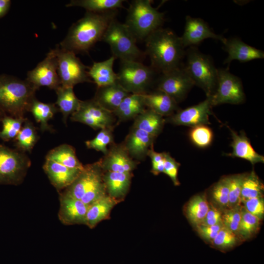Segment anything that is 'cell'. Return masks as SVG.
<instances>
[{
    "label": "cell",
    "instance_id": "6da1fadb",
    "mask_svg": "<svg viewBox=\"0 0 264 264\" xmlns=\"http://www.w3.org/2000/svg\"><path fill=\"white\" fill-rule=\"evenodd\" d=\"M116 10L106 13H86L74 23L59 46L75 54L87 52L103 35L110 22L115 19Z\"/></svg>",
    "mask_w": 264,
    "mask_h": 264
},
{
    "label": "cell",
    "instance_id": "7a4b0ae2",
    "mask_svg": "<svg viewBox=\"0 0 264 264\" xmlns=\"http://www.w3.org/2000/svg\"><path fill=\"white\" fill-rule=\"evenodd\" d=\"M146 51L152 68L165 73L181 66L185 56L180 37L171 30L160 28L145 39Z\"/></svg>",
    "mask_w": 264,
    "mask_h": 264
},
{
    "label": "cell",
    "instance_id": "3957f363",
    "mask_svg": "<svg viewBox=\"0 0 264 264\" xmlns=\"http://www.w3.org/2000/svg\"><path fill=\"white\" fill-rule=\"evenodd\" d=\"M37 89L26 80L0 75V109L12 117H24L36 98Z\"/></svg>",
    "mask_w": 264,
    "mask_h": 264
},
{
    "label": "cell",
    "instance_id": "277c9868",
    "mask_svg": "<svg viewBox=\"0 0 264 264\" xmlns=\"http://www.w3.org/2000/svg\"><path fill=\"white\" fill-rule=\"evenodd\" d=\"M150 0H134L128 10L125 24L136 39L144 40L161 28L164 22V14L152 5Z\"/></svg>",
    "mask_w": 264,
    "mask_h": 264
},
{
    "label": "cell",
    "instance_id": "5b68a950",
    "mask_svg": "<svg viewBox=\"0 0 264 264\" xmlns=\"http://www.w3.org/2000/svg\"><path fill=\"white\" fill-rule=\"evenodd\" d=\"M184 66L194 85L201 88L206 97L214 93L217 85V68L211 58L200 52L195 46L189 47L185 52Z\"/></svg>",
    "mask_w": 264,
    "mask_h": 264
},
{
    "label": "cell",
    "instance_id": "8992f818",
    "mask_svg": "<svg viewBox=\"0 0 264 264\" xmlns=\"http://www.w3.org/2000/svg\"><path fill=\"white\" fill-rule=\"evenodd\" d=\"M102 40L110 45L112 56L121 61H138L143 56L130 30L125 23L119 22L115 19L108 27Z\"/></svg>",
    "mask_w": 264,
    "mask_h": 264
},
{
    "label": "cell",
    "instance_id": "52a82bcc",
    "mask_svg": "<svg viewBox=\"0 0 264 264\" xmlns=\"http://www.w3.org/2000/svg\"><path fill=\"white\" fill-rule=\"evenodd\" d=\"M154 71L139 61H121L117 82L130 93L143 94L151 83Z\"/></svg>",
    "mask_w": 264,
    "mask_h": 264
},
{
    "label": "cell",
    "instance_id": "ba28073f",
    "mask_svg": "<svg viewBox=\"0 0 264 264\" xmlns=\"http://www.w3.org/2000/svg\"><path fill=\"white\" fill-rule=\"evenodd\" d=\"M57 57L58 73L61 86L73 88L85 82H91L87 67L72 51L59 45L54 48Z\"/></svg>",
    "mask_w": 264,
    "mask_h": 264
},
{
    "label": "cell",
    "instance_id": "9c48e42d",
    "mask_svg": "<svg viewBox=\"0 0 264 264\" xmlns=\"http://www.w3.org/2000/svg\"><path fill=\"white\" fill-rule=\"evenodd\" d=\"M31 165L24 153L0 145V183L18 185Z\"/></svg>",
    "mask_w": 264,
    "mask_h": 264
},
{
    "label": "cell",
    "instance_id": "30bf717a",
    "mask_svg": "<svg viewBox=\"0 0 264 264\" xmlns=\"http://www.w3.org/2000/svg\"><path fill=\"white\" fill-rule=\"evenodd\" d=\"M209 97L212 107L223 104L242 103L245 95L241 80L227 69L217 68V87Z\"/></svg>",
    "mask_w": 264,
    "mask_h": 264
},
{
    "label": "cell",
    "instance_id": "8fae6325",
    "mask_svg": "<svg viewBox=\"0 0 264 264\" xmlns=\"http://www.w3.org/2000/svg\"><path fill=\"white\" fill-rule=\"evenodd\" d=\"M103 173L99 160L84 166L76 179L60 194L81 200L99 189L103 182Z\"/></svg>",
    "mask_w": 264,
    "mask_h": 264
},
{
    "label": "cell",
    "instance_id": "7c38bea8",
    "mask_svg": "<svg viewBox=\"0 0 264 264\" xmlns=\"http://www.w3.org/2000/svg\"><path fill=\"white\" fill-rule=\"evenodd\" d=\"M114 114L103 108L94 99L81 101L78 109L71 115L72 121L86 124L94 130L112 128Z\"/></svg>",
    "mask_w": 264,
    "mask_h": 264
},
{
    "label": "cell",
    "instance_id": "4fadbf2b",
    "mask_svg": "<svg viewBox=\"0 0 264 264\" xmlns=\"http://www.w3.org/2000/svg\"><path fill=\"white\" fill-rule=\"evenodd\" d=\"M194 84L184 66H179L162 73L156 89L172 98L177 104L183 101Z\"/></svg>",
    "mask_w": 264,
    "mask_h": 264
},
{
    "label": "cell",
    "instance_id": "5bb4252c",
    "mask_svg": "<svg viewBox=\"0 0 264 264\" xmlns=\"http://www.w3.org/2000/svg\"><path fill=\"white\" fill-rule=\"evenodd\" d=\"M26 80L37 90L41 87H46L55 90L61 86L54 49L51 50L34 69L27 72Z\"/></svg>",
    "mask_w": 264,
    "mask_h": 264
},
{
    "label": "cell",
    "instance_id": "9a60e30c",
    "mask_svg": "<svg viewBox=\"0 0 264 264\" xmlns=\"http://www.w3.org/2000/svg\"><path fill=\"white\" fill-rule=\"evenodd\" d=\"M210 98L199 103L186 108L183 110L179 109L173 114L165 119L169 123L177 126H186L191 128L199 126L210 124L209 115L211 114Z\"/></svg>",
    "mask_w": 264,
    "mask_h": 264
},
{
    "label": "cell",
    "instance_id": "2e32d148",
    "mask_svg": "<svg viewBox=\"0 0 264 264\" xmlns=\"http://www.w3.org/2000/svg\"><path fill=\"white\" fill-rule=\"evenodd\" d=\"M183 46H195L206 39L220 41L223 44L226 38L214 32L202 19L187 16L183 33L180 37Z\"/></svg>",
    "mask_w": 264,
    "mask_h": 264
},
{
    "label": "cell",
    "instance_id": "e0dca14e",
    "mask_svg": "<svg viewBox=\"0 0 264 264\" xmlns=\"http://www.w3.org/2000/svg\"><path fill=\"white\" fill-rule=\"evenodd\" d=\"M99 161L104 171L132 173L136 167L123 144L113 145Z\"/></svg>",
    "mask_w": 264,
    "mask_h": 264
},
{
    "label": "cell",
    "instance_id": "ac0fdd59",
    "mask_svg": "<svg viewBox=\"0 0 264 264\" xmlns=\"http://www.w3.org/2000/svg\"><path fill=\"white\" fill-rule=\"evenodd\" d=\"M58 217L66 225L85 224L88 206L82 200L60 194Z\"/></svg>",
    "mask_w": 264,
    "mask_h": 264
},
{
    "label": "cell",
    "instance_id": "d6986e66",
    "mask_svg": "<svg viewBox=\"0 0 264 264\" xmlns=\"http://www.w3.org/2000/svg\"><path fill=\"white\" fill-rule=\"evenodd\" d=\"M223 44L224 50L228 53L224 64H229L233 60L244 63L264 58L263 51L245 44L238 38L226 39Z\"/></svg>",
    "mask_w": 264,
    "mask_h": 264
},
{
    "label": "cell",
    "instance_id": "ffe728a7",
    "mask_svg": "<svg viewBox=\"0 0 264 264\" xmlns=\"http://www.w3.org/2000/svg\"><path fill=\"white\" fill-rule=\"evenodd\" d=\"M43 169L51 183L58 192L71 184L83 170L68 168L46 159Z\"/></svg>",
    "mask_w": 264,
    "mask_h": 264
},
{
    "label": "cell",
    "instance_id": "44dd1931",
    "mask_svg": "<svg viewBox=\"0 0 264 264\" xmlns=\"http://www.w3.org/2000/svg\"><path fill=\"white\" fill-rule=\"evenodd\" d=\"M155 138L141 130L132 127L123 145L132 159L143 160L154 145Z\"/></svg>",
    "mask_w": 264,
    "mask_h": 264
},
{
    "label": "cell",
    "instance_id": "7402d4cb",
    "mask_svg": "<svg viewBox=\"0 0 264 264\" xmlns=\"http://www.w3.org/2000/svg\"><path fill=\"white\" fill-rule=\"evenodd\" d=\"M229 129L232 137L231 146L232 151L227 155L246 160L252 165L264 162V156L255 151L249 139L243 132L238 134L230 128Z\"/></svg>",
    "mask_w": 264,
    "mask_h": 264
},
{
    "label": "cell",
    "instance_id": "603a6c76",
    "mask_svg": "<svg viewBox=\"0 0 264 264\" xmlns=\"http://www.w3.org/2000/svg\"><path fill=\"white\" fill-rule=\"evenodd\" d=\"M132 173L104 171L103 180L107 195L122 201L130 187Z\"/></svg>",
    "mask_w": 264,
    "mask_h": 264
},
{
    "label": "cell",
    "instance_id": "cb8c5ba5",
    "mask_svg": "<svg viewBox=\"0 0 264 264\" xmlns=\"http://www.w3.org/2000/svg\"><path fill=\"white\" fill-rule=\"evenodd\" d=\"M130 94L117 82L98 88L93 99L103 108L113 113Z\"/></svg>",
    "mask_w": 264,
    "mask_h": 264
},
{
    "label": "cell",
    "instance_id": "d4e9b609",
    "mask_svg": "<svg viewBox=\"0 0 264 264\" xmlns=\"http://www.w3.org/2000/svg\"><path fill=\"white\" fill-rule=\"evenodd\" d=\"M146 107L163 116H170L179 109L177 103L165 92L156 89L142 94Z\"/></svg>",
    "mask_w": 264,
    "mask_h": 264
},
{
    "label": "cell",
    "instance_id": "484cf974",
    "mask_svg": "<svg viewBox=\"0 0 264 264\" xmlns=\"http://www.w3.org/2000/svg\"><path fill=\"white\" fill-rule=\"evenodd\" d=\"M121 201L108 195L97 200L88 206L85 224L93 228L99 222L108 219L112 208Z\"/></svg>",
    "mask_w": 264,
    "mask_h": 264
},
{
    "label": "cell",
    "instance_id": "4316f807",
    "mask_svg": "<svg viewBox=\"0 0 264 264\" xmlns=\"http://www.w3.org/2000/svg\"><path fill=\"white\" fill-rule=\"evenodd\" d=\"M115 58L111 56L100 62H94L89 67L88 75L98 88L113 84L117 82V75L113 69Z\"/></svg>",
    "mask_w": 264,
    "mask_h": 264
},
{
    "label": "cell",
    "instance_id": "83f0119b",
    "mask_svg": "<svg viewBox=\"0 0 264 264\" xmlns=\"http://www.w3.org/2000/svg\"><path fill=\"white\" fill-rule=\"evenodd\" d=\"M146 109L142 94L131 93L127 96L113 112L120 121L135 118Z\"/></svg>",
    "mask_w": 264,
    "mask_h": 264
},
{
    "label": "cell",
    "instance_id": "f1b7e54d",
    "mask_svg": "<svg viewBox=\"0 0 264 264\" xmlns=\"http://www.w3.org/2000/svg\"><path fill=\"white\" fill-rule=\"evenodd\" d=\"M134 119L133 127L155 137L162 132L165 123V119L162 116L148 108Z\"/></svg>",
    "mask_w": 264,
    "mask_h": 264
},
{
    "label": "cell",
    "instance_id": "f546056e",
    "mask_svg": "<svg viewBox=\"0 0 264 264\" xmlns=\"http://www.w3.org/2000/svg\"><path fill=\"white\" fill-rule=\"evenodd\" d=\"M55 91L57 100L55 104L62 113L64 122L66 124L68 116L78 109L81 100L75 95L73 88L61 86Z\"/></svg>",
    "mask_w": 264,
    "mask_h": 264
},
{
    "label": "cell",
    "instance_id": "4dcf8cb0",
    "mask_svg": "<svg viewBox=\"0 0 264 264\" xmlns=\"http://www.w3.org/2000/svg\"><path fill=\"white\" fill-rule=\"evenodd\" d=\"M31 112L36 121L40 124L42 132H53L54 130L48 123L59 110L55 103H46L39 101L36 98L30 108Z\"/></svg>",
    "mask_w": 264,
    "mask_h": 264
},
{
    "label": "cell",
    "instance_id": "1f68e13d",
    "mask_svg": "<svg viewBox=\"0 0 264 264\" xmlns=\"http://www.w3.org/2000/svg\"><path fill=\"white\" fill-rule=\"evenodd\" d=\"M46 159L56 162L68 168L83 169L84 165L76 156L74 148L66 144L60 145L48 152Z\"/></svg>",
    "mask_w": 264,
    "mask_h": 264
},
{
    "label": "cell",
    "instance_id": "d6a6232c",
    "mask_svg": "<svg viewBox=\"0 0 264 264\" xmlns=\"http://www.w3.org/2000/svg\"><path fill=\"white\" fill-rule=\"evenodd\" d=\"M124 1L123 0H72L66 6L81 7L88 12L102 13L123 7Z\"/></svg>",
    "mask_w": 264,
    "mask_h": 264
},
{
    "label": "cell",
    "instance_id": "836d02e7",
    "mask_svg": "<svg viewBox=\"0 0 264 264\" xmlns=\"http://www.w3.org/2000/svg\"><path fill=\"white\" fill-rule=\"evenodd\" d=\"M209 208V203L205 195H198L189 201L185 212L190 221L196 226L202 222Z\"/></svg>",
    "mask_w": 264,
    "mask_h": 264
},
{
    "label": "cell",
    "instance_id": "e575fe53",
    "mask_svg": "<svg viewBox=\"0 0 264 264\" xmlns=\"http://www.w3.org/2000/svg\"><path fill=\"white\" fill-rule=\"evenodd\" d=\"M15 139L16 145L20 151L31 152L38 140L36 129L31 121L26 119Z\"/></svg>",
    "mask_w": 264,
    "mask_h": 264
},
{
    "label": "cell",
    "instance_id": "d590c367",
    "mask_svg": "<svg viewBox=\"0 0 264 264\" xmlns=\"http://www.w3.org/2000/svg\"><path fill=\"white\" fill-rule=\"evenodd\" d=\"M263 188V185L254 171L246 175L242 187L241 202L251 198L261 197Z\"/></svg>",
    "mask_w": 264,
    "mask_h": 264
},
{
    "label": "cell",
    "instance_id": "8d00e7d4",
    "mask_svg": "<svg viewBox=\"0 0 264 264\" xmlns=\"http://www.w3.org/2000/svg\"><path fill=\"white\" fill-rule=\"evenodd\" d=\"M189 136L195 146L205 148L211 144L213 139V132L207 125H199L191 128Z\"/></svg>",
    "mask_w": 264,
    "mask_h": 264
},
{
    "label": "cell",
    "instance_id": "74e56055",
    "mask_svg": "<svg viewBox=\"0 0 264 264\" xmlns=\"http://www.w3.org/2000/svg\"><path fill=\"white\" fill-rule=\"evenodd\" d=\"M26 119L25 117H4L2 120V129L0 131V138L5 141L15 139Z\"/></svg>",
    "mask_w": 264,
    "mask_h": 264
},
{
    "label": "cell",
    "instance_id": "f35d334b",
    "mask_svg": "<svg viewBox=\"0 0 264 264\" xmlns=\"http://www.w3.org/2000/svg\"><path fill=\"white\" fill-rule=\"evenodd\" d=\"M260 220L249 213L242 207V218L239 226L238 235L247 239L252 235L258 229Z\"/></svg>",
    "mask_w": 264,
    "mask_h": 264
},
{
    "label": "cell",
    "instance_id": "ab89813d",
    "mask_svg": "<svg viewBox=\"0 0 264 264\" xmlns=\"http://www.w3.org/2000/svg\"><path fill=\"white\" fill-rule=\"evenodd\" d=\"M112 131L111 128L101 130L94 138L86 141V146L88 149L101 152L106 154L108 152L107 146L113 142Z\"/></svg>",
    "mask_w": 264,
    "mask_h": 264
},
{
    "label": "cell",
    "instance_id": "60d3db41",
    "mask_svg": "<svg viewBox=\"0 0 264 264\" xmlns=\"http://www.w3.org/2000/svg\"><path fill=\"white\" fill-rule=\"evenodd\" d=\"M246 175H237L229 178L228 208L240 205L241 202V194L243 179Z\"/></svg>",
    "mask_w": 264,
    "mask_h": 264
},
{
    "label": "cell",
    "instance_id": "b9f144b4",
    "mask_svg": "<svg viewBox=\"0 0 264 264\" xmlns=\"http://www.w3.org/2000/svg\"><path fill=\"white\" fill-rule=\"evenodd\" d=\"M212 195L214 200L222 207H228L229 178H223L213 186Z\"/></svg>",
    "mask_w": 264,
    "mask_h": 264
},
{
    "label": "cell",
    "instance_id": "7bdbcfd3",
    "mask_svg": "<svg viewBox=\"0 0 264 264\" xmlns=\"http://www.w3.org/2000/svg\"><path fill=\"white\" fill-rule=\"evenodd\" d=\"M242 207L240 205L230 208L222 214L223 225L237 235L242 218Z\"/></svg>",
    "mask_w": 264,
    "mask_h": 264
},
{
    "label": "cell",
    "instance_id": "ee69618b",
    "mask_svg": "<svg viewBox=\"0 0 264 264\" xmlns=\"http://www.w3.org/2000/svg\"><path fill=\"white\" fill-rule=\"evenodd\" d=\"M237 235L223 226L212 241V244L221 250H226L233 247L237 243Z\"/></svg>",
    "mask_w": 264,
    "mask_h": 264
},
{
    "label": "cell",
    "instance_id": "f6af8a7d",
    "mask_svg": "<svg viewBox=\"0 0 264 264\" xmlns=\"http://www.w3.org/2000/svg\"><path fill=\"white\" fill-rule=\"evenodd\" d=\"M164 171L163 173L171 178L175 186L179 185L177 174L180 164L177 162L169 153L163 152Z\"/></svg>",
    "mask_w": 264,
    "mask_h": 264
},
{
    "label": "cell",
    "instance_id": "bcb514c9",
    "mask_svg": "<svg viewBox=\"0 0 264 264\" xmlns=\"http://www.w3.org/2000/svg\"><path fill=\"white\" fill-rule=\"evenodd\" d=\"M244 208L252 215L261 219L264 214V202L261 197L251 198L243 201Z\"/></svg>",
    "mask_w": 264,
    "mask_h": 264
},
{
    "label": "cell",
    "instance_id": "7dc6e473",
    "mask_svg": "<svg viewBox=\"0 0 264 264\" xmlns=\"http://www.w3.org/2000/svg\"><path fill=\"white\" fill-rule=\"evenodd\" d=\"M147 155L150 157L152 161L151 172L155 176L163 173V152L161 153L156 152L154 149L153 145L149 150Z\"/></svg>",
    "mask_w": 264,
    "mask_h": 264
},
{
    "label": "cell",
    "instance_id": "c3c4849f",
    "mask_svg": "<svg viewBox=\"0 0 264 264\" xmlns=\"http://www.w3.org/2000/svg\"><path fill=\"white\" fill-rule=\"evenodd\" d=\"M223 223L211 226H204L201 224L196 225L197 230L201 237L207 241L212 242L218 232L223 226Z\"/></svg>",
    "mask_w": 264,
    "mask_h": 264
},
{
    "label": "cell",
    "instance_id": "681fc988",
    "mask_svg": "<svg viewBox=\"0 0 264 264\" xmlns=\"http://www.w3.org/2000/svg\"><path fill=\"white\" fill-rule=\"evenodd\" d=\"M221 222H222L221 212L218 208L209 204V210L203 220L200 224L204 226H211Z\"/></svg>",
    "mask_w": 264,
    "mask_h": 264
},
{
    "label": "cell",
    "instance_id": "f907efd6",
    "mask_svg": "<svg viewBox=\"0 0 264 264\" xmlns=\"http://www.w3.org/2000/svg\"><path fill=\"white\" fill-rule=\"evenodd\" d=\"M10 5L11 1L9 0H0V19L6 14Z\"/></svg>",
    "mask_w": 264,
    "mask_h": 264
},
{
    "label": "cell",
    "instance_id": "816d5d0a",
    "mask_svg": "<svg viewBox=\"0 0 264 264\" xmlns=\"http://www.w3.org/2000/svg\"><path fill=\"white\" fill-rule=\"evenodd\" d=\"M1 112H2V111L0 109V115H1Z\"/></svg>",
    "mask_w": 264,
    "mask_h": 264
}]
</instances>
